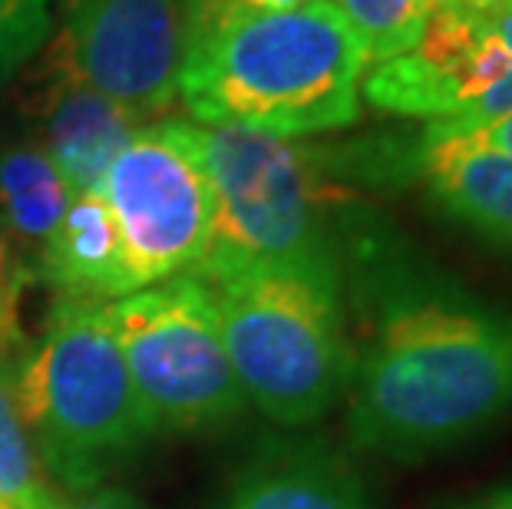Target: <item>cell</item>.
<instances>
[{
	"label": "cell",
	"mask_w": 512,
	"mask_h": 509,
	"mask_svg": "<svg viewBox=\"0 0 512 509\" xmlns=\"http://www.w3.org/2000/svg\"><path fill=\"white\" fill-rule=\"evenodd\" d=\"M351 291L347 430L357 450L417 463L512 414V314L407 255L367 219H347Z\"/></svg>",
	"instance_id": "1"
},
{
	"label": "cell",
	"mask_w": 512,
	"mask_h": 509,
	"mask_svg": "<svg viewBox=\"0 0 512 509\" xmlns=\"http://www.w3.org/2000/svg\"><path fill=\"white\" fill-rule=\"evenodd\" d=\"M364 73L367 53L334 0H311L185 50L179 100L202 126L304 139L361 119Z\"/></svg>",
	"instance_id": "2"
},
{
	"label": "cell",
	"mask_w": 512,
	"mask_h": 509,
	"mask_svg": "<svg viewBox=\"0 0 512 509\" xmlns=\"http://www.w3.org/2000/svg\"><path fill=\"white\" fill-rule=\"evenodd\" d=\"M245 400L281 427H308L351 384L344 268L232 265L199 275Z\"/></svg>",
	"instance_id": "3"
},
{
	"label": "cell",
	"mask_w": 512,
	"mask_h": 509,
	"mask_svg": "<svg viewBox=\"0 0 512 509\" xmlns=\"http://www.w3.org/2000/svg\"><path fill=\"white\" fill-rule=\"evenodd\" d=\"M7 371L37 463L73 493L96 490L156 437L103 305L57 298Z\"/></svg>",
	"instance_id": "4"
},
{
	"label": "cell",
	"mask_w": 512,
	"mask_h": 509,
	"mask_svg": "<svg viewBox=\"0 0 512 509\" xmlns=\"http://www.w3.org/2000/svg\"><path fill=\"white\" fill-rule=\"evenodd\" d=\"M212 186V252L195 275L232 265L344 268L347 202L328 153L298 139L192 123Z\"/></svg>",
	"instance_id": "5"
},
{
	"label": "cell",
	"mask_w": 512,
	"mask_h": 509,
	"mask_svg": "<svg viewBox=\"0 0 512 509\" xmlns=\"http://www.w3.org/2000/svg\"><path fill=\"white\" fill-rule=\"evenodd\" d=\"M103 314L156 433L219 430L245 414L212 291L199 275L106 301Z\"/></svg>",
	"instance_id": "6"
},
{
	"label": "cell",
	"mask_w": 512,
	"mask_h": 509,
	"mask_svg": "<svg viewBox=\"0 0 512 509\" xmlns=\"http://www.w3.org/2000/svg\"><path fill=\"white\" fill-rule=\"evenodd\" d=\"M123 242L129 291L195 275L212 252L215 202L192 123L159 119L136 129L100 182Z\"/></svg>",
	"instance_id": "7"
},
{
	"label": "cell",
	"mask_w": 512,
	"mask_h": 509,
	"mask_svg": "<svg viewBox=\"0 0 512 509\" xmlns=\"http://www.w3.org/2000/svg\"><path fill=\"white\" fill-rule=\"evenodd\" d=\"M361 96L377 113L479 126L512 113V7H433L417 47L374 63Z\"/></svg>",
	"instance_id": "8"
},
{
	"label": "cell",
	"mask_w": 512,
	"mask_h": 509,
	"mask_svg": "<svg viewBox=\"0 0 512 509\" xmlns=\"http://www.w3.org/2000/svg\"><path fill=\"white\" fill-rule=\"evenodd\" d=\"M47 53L149 123L179 103L182 0H70Z\"/></svg>",
	"instance_id": "9"
},
{
	"label": "cell",
	"mask_w": 512,
	"mask_h": 509,
	"mask_svg": "<svg viewBox=\"0 0 512 509\" xmlns=\"http://www.w3.org/2000/svg\"><path fill=\"white\" fill-rule=\"evenodd\" d=\"M34 143L50 156L70 192H100L110 162L136 129L146 126L143 116L119 106L110 96L70 73L47 53L40 90L30 103Z\"/></svg>",
	"instance_id": "10"
},
{
	"label": "cell",
	"mask_w": 512,
	"mask_h": 509,
	"mask_svg": "<svg viewBox=\"0 0 512 509\" xmlns=\"http://www.w3.org/2000/svg\"><path fill=\"white\" fill-rule=\"evenodd\" d=\"M407 169L456 225L512 252V156L466 133L427 126L407 146Z\"/></svg>",
	"instance_id": "11"
},
{
	"label": "cell",
	"mask_w": 512,
	"mask_h": 509,
	"mask_svg": "<svg viewBox=\"0 0 512 509\" xmlns=\"http://www.w3.org/2000/svg\"><path fill=\"white\" fill-rule=\"evenodd\" d=\"M222 509H374L357 470L328 443L278 440L235 473Z\"/></svg>",
	"instance_id": "12"
},
{
	"label": "cell",
	"mask_w": 512,
	"mask_h": 509,
	"mask_svg": "<svg viewBox=\"0 0 512 509\" xmlns=\"http://www.w3.org/2000/svg\"><path fill=\"white\" fill-rule=\"evenodd\" d=\"M34 268L53 295L67 301L106 305V301L133 295L126 278L123 242H119L110 205L100 192H76L57 232L37 252Z\"/></svg>",
	"instance_id": "13"
},
{
	"label": "cell",
	"mask_w": 512,
	"mask_h": 509,
	"mask_svg": "<svg viewBox=\"0 0 512 509\" xmlns=\"http://www.w3.org/2000/svg\"><path fill=\"white\" fill-rule=\"evenodd\" d=\"M70 199V186L34 139H0V222L20 252H40L47 245Z\"/></svg>",
	"instance_id": "14"
},
{
	"label": "cell",
	"mask_w": 512,
	"mask_h": 509,
	"mask_svg": "<svg viewBox=\"0 0 512 509\" xmlns=\"http://www.w3.org/2000/svg\"><path fill=\"white\" fill-rule=\"evenodd\" d=\"M334 7L361 40L367 63H384L417 47L433 0H334Z\"/></svg>",
	"instance_id": "15"
},
{
	"label": "cell",
	"mask_w": 512,
	"mask_h": 509,
	"mask_svg": "<svg viewBox=\"0 0 512 509\" xmlns=\"http://www.w3.org/2000/svg\"><path fill=\"white\" fill-rule=\"evenodd\" d=\"M50 500L53 493L43 486L37 453L30 447L27 427L17 414L7 361L0 357V506L47 509Z\"/></svg>",
	"instance_id": "16"
},
{
	"label": "cell",
	"mask_w": 512,
	"mask_h": 509,
	"mask_svg": "<svg viewBox=\"0 0 512 509\" xmlns=\"http://www.w3.org/2000/svg\"><path fill=\"white\" fill-rule=\"evenodd\" d=\"M30 281H37L34 262H27L17 242L10 238L7 225L0 222V357L10 364L27 344L20 328V298Z\"/></svg>",
	"instance_id": "17"
},
{
	"label": "cell",
	"mask_w": 512,
	"mask_h": 509,
	"mask_svg": "<svg viewBox=\"0 0 512 509\" xmlns=\"http://www.w3.org/2000/svg\"><path fill=\"white\" fill-rule=\"evenodd\" d=\"M50 37V10L47 7H10L0 0V93L7 90L20 67Z\"/></svg>",
	"instance_id": "18"
},
{
	"label": "cell",
	"mask_w": 512,
	"mask_h": 509,
	"mask_svg": "<svg viewBox=\"0 0 512 509\" xmlns=\"http://www.w3.org/2000/svg\"><path fill=\"white\" fill-rule=\"evenodd\" d=\"M304 4H311V0H182L185 50L215 37L225 27L238 24V20L285 14V10L304 7Z\"/></svg>",
	"instance_id": "19"
},
{
	"label": "cell",
	"mask_w": 512,
	"mask_h": 509,
	"mask_svg": "<svg viewBox=\"0 0 512 509\" xmlns=\"http://www.w3.org/2000/svg\"><path fill=\"white\" fill-rule=\"evenodd\" d=\"M47 509H146L139 500H133L123 490H113V486H96V490L76 493L73 500H63V496L53 493V500Z\"/></svg>",
	"instance_id": "20"
},
{
	"label": "cell",
	"mask_w": 512,
	"mask_h": 509,
	"mask_svg": "<svg viewBox=\"0 0 512 509\" xmlns=\"http://www.w3.org/2000/svg\"><path fill=\"white\" fill-rule=\"evenodd\" d=\"M443 129H453V133H466L479 139V143L499 149V153H509L512 156V113L503 119H493V123H479V126H443Z\"/></svg>",
	"instance_id": "21"
},
{
	"label": "cell",
	"mask_w": 512,
	"mask_h": 509,
	"mask_svg": "<svg viewBox=\"0 0 512 509\" xmlns=\"http://www.w3.org/2000/svg\"><path fill=\"white\" fill-rule=\"evenodd\" d=\"M463 509H512V486H499V490L479 496V500L466 503Z\"/></svg>",
	"instance_id": "22"
},
{
	"label": "cell",
	"mask_w": 512,
	"mask_h": 509,
	"mask_svg": "<svg viewBox=\"0 0 512 509\" xmlns=\"http://www.w3.org/2000/svg\"><path fill=\"white\" fill-rule=\"evenodd\" d=\"M433 7H456V10H499V7H512V0H433Z\"/></svg>",
	"instance_id": "23"
},
{
	"label": "cell",
	"mask_w": 512,
	"mask_h": 509,
	"mask_svg": "<svg viewBox=\"0 0 512 509\" xmlns=\"http://www.w3.org/2000/svg\"><path fill=\"white\" fill-rule=\"evenodd\" d=\"M10 7H47L50 0H7Z\"/></svg>",
	"instance_id": "24"
},
{
	"label": "cell",
	"mask_w": 512,
	"mask_h": 509,
	"mask_svg": "<svg viewBox=\"0 0 512 509\" xmlns=\"http://www.w3.org/2000/svg\"><path fill=\"white\" fill-rule=\"evenodd\" d=\"M0 509H7V506H0Z\"/></svg>",
	"instance_id": "25"
}]
</instances>
